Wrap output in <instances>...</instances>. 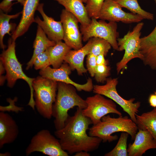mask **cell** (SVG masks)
Here are the masks:
<instances>
[{
  "label": "cell",
  "instance_id": "cell-8",
  "mask_svg": "<svg viewBox=\"0 0 156 156\" xmlns=\"http://www.w3.org/2000/svg\"><path fill=\"white\" fill-rule=\"evenodd\" d=\"M37 152L50 156H68L69 154L62 149L59 139L46 129L38 132L31 138L25 150L29 156Z\"/></svg>",
  "mask_w": 156,
  "mask_h": 156
},
{
  "label": "cell",
  "instance_id": "cell-10",
  "mask_svg": "<svg viewBox=\"0 0 156 156\" xmlns=\"http://www.w3.org/2000/svg\"><path fill=\"white\" fill-rule=\"evenodd\" d=\"M85 100L87 106L82 109V114L90 119L93 125L99 122L102 118L108 114L122 115L121 113L117 109L115 102L102 95L96 94L87 97Z\"/></svg>",
  "mask_w": 156,
  "mask_h": 156
},
{
  "label": "cell",
  "instance_id": "cell-2",
  "mask_svg": "<svg viewBox=\"0 0 156 156\" xmlns=\"http://www.w3.org/2000/svg\"><path fill=\"white\" fill-rule=\"evenodd\" d=\"M73 85L61 82L57 83V92L52 107V116L56 130L64 127L69 116L68 111L77 106L82 109L87 106L86 100L77 93Z\"/></svg>",
  "mask_w": 156,
  "mask_h": 156
},
{
  "label": "cell",
  "instance_id": "cell-11",
  "mask_svg": "<svg viewBox=\"0 0 156 156\" xmlns=\"http://www.w3.org/2000/svg\"><path fill=\"white\" fill-rule=\"evenodd\" d=\"M63 31V40L71 49L78 50L83 47L82 36L78 26L79 22L72 13L63 9L60 15Z\"/></svg>",
  "mask_w": 156,
  "mask_h": 156
},
{
  "label": "cell",
  "instance_id": "cell-39",
  "mask_svg": "<svg viewBox=\"0 0 156 156\" xmlns=\"http://www.w3.org/2000/svg\"><path fill=\"white\" fill-rule=\"evenodd\" d=\"M83 3H86L87 0H81Z\"/></svg>",
  "mask_w": 156,
  "mask_h": 156
},
{
  "label": "cell",
  "instance_id": "cell-16",
  "mask_svg": "<svg viewBox=\"0 0 156 156\" xmlns=\"http://www.w3.org/2000/svg\"><path fill=\"white\" fill-rule=\"evenodd\" d=\"M19 132L18 125L15 120L9 114L0 112V149L5 144L13 142Z\"/></svg>",
  "mask_w": 156,
  "mask_h": 156
},
{
  "label": "cell",
  "instance_id": "cell-33",
  "mask_svg": "<svg viewBox=\"0 0 156 156\" xmlns=\"http://www.w3.org/2000/svg\"><path fill=\"white\" fill-rule=\"evenodd\" d=\"M103 54H100L96 56V62L97 65L108 64V62L105 58Z\"/></svg>",
  "mask_w": 156,
  "mask_h": 156
},
{
  "label": "cell",
  "instance_id": "cell-35",
  "mask_svg": "<svg viewBox=\"0 0 156 156\" xmlns=\"http://www.w3.org/2000/svg\"><path fill=\"white\" fill-rule=\"evenodd\" d=\"M90 154L88 152L81 151L75 153V156H90Z\"/></svg>",
  "mask_w": 156,
  "mask_h": 156
},
{
  "label": "cell",
  "instance_id": "cell-38",
  "mask_svg": "<svg viewBox=\"0 0 156 156\" xmlns=\"http://www.w3.org/2000/svg\"><path fill=\"white\" fill-rule=\"evenodd\" d=\"M2 155H3V156H4V155H5V156H10V153L8 152L5 153L3 154L0 153V156H1Z\"/></svg>",
  "mask_w": 156,
  "mask_h": 156
},
{
  "label": "cell",
  "instance_id": "cell-26",
  "mask_svg": "<svg viewBox=\"0 0 156 156\" xmlns=\"http://www.w3.org/2000/svg\"><path fill=\"white\" fill-rule=\"evenodd\" d=\"M129 134L122 132L118 141L114 148L105 153V156H128L127 140Z\"/></svg>",
  "mask_w": 156,
  "mask_h": 156
},
{
  "label": "cell",
  "instance_id": "cell-29",
  "mask_svg": "<svg viewBox=\"0 0 156 156\" xmlns=\"http://www.w3.org/2000/svg\"><path fill=\"white\" fill-rule=\"evenodd\" d=\"M51 65L49 57L46 50L38 54L33 62V66L36 70L44 69Z\"/></svg>",
  "mask_w": 156,
  "mask_h": 156
},
{
  "label": "cell",
  "instance_id": "cell-21",
  "mask_svg": "<svg viewBox=\"0 0 156 156\" xmlns=\"http://www.w3.org/2000/svg\"><path fill=\"white\" fill-rule=\"evenodd\" d=\"M71 48L65 42L60 41L54 46L47 48V51L53 68H59L63 64L65 56Z\"/></svg>",
  "mask_w": 156,
  "mask_h": 156
},
{
  "label": "cell",
  "instance_id": "cell-5",
  "mask_svg": "<svg viewBox=\"0 0 156 156\" xmlns=\"http://www.w3.org/2000/svg\"><path fill=\"white\" fill-rule=\"evenodd\" d=\"M57 82L39 76L35 78L32 86L35 94V107L44 118L50 119L56 96Z\"/></svg>",
  "mask_w": 156,
  "mask_h": 156
},
{
  "label": "cell",
  "instance_id": "cell-32",
  "mask_svg": "<svg viewBox=\"0 0 156 156\" xmlns=\"http://www.w3.org/2000/svg\"><path fill=\"white\" fill-rule=\"evenodd\" d=\"M16 99L15 98L14 100H12L10 99H8V101L9 102L10 104L9 106H7L6 107V109H8V110L12 111L18 112L19 111H22L23 110V108L21 107H18L15 105V102L16 101Z\"/></svg>",
  "mask_w": 156,
  "mask_h": 156
},
{
  "label": "cell",
  "instance_id": "cell-12",
  "mask_svg": "<svg viewBox=\"0 0 156 156\" xmlns=\"http://www.w3.org/2000/svg\"><path fill=\"white\" fill-rule=\"evenodd\" d=\"M73 70L67 63L65 62L58 68H51L50 66L40 70V76L57 82H61L73 86L79 91L82 90L90 92L93 90V85L92 79L89 78L85 84H81L73 81L69 77Z\"/></svg>",
  "mask_w": 156,
  "mask_h": 156
},
{
  "label": "cell",
  "instance_id": "cell-6",
  "mask_svg": "<svg viewBox=\"0 0 156 156\" xmlns=\"http://www.w3.org/2000/svg\"><path fill=\"white\" fill-rule=\"evenodd\" d=\"M144 25L143 22L138 23L132 31H128L122 38L117 39L118 51H125L123 57L116 64L118 74L126 68L128 63L132 59L137 58L142 60L143 56L140 51V36Z\"/></svg>",
  "mask_w": 156,
  "mask_h": 156
},
{
  "label": "cell",
  "instance_id": "cell-13",
  "mask_svg": "<svg viewBox=\"0 0 156 156\" xmlns=\"http://www.w3.org/2000/svg\"><path fill=\"white\" fill-rule=\"evenodd\" d=\"M98 19L109 22L120 21L126 23H139L144 19L137 14L125 12L115 0H105Z\"/></svg>",
  "mask_w": 156,
  "mask_h": 156
},
{
  "label": "cell",
  "instance_id": "cell-28",
  "mask_svg": "<svg viewBox=\"0 0 156 156\" xmlns=\"http://www.w3.org/2000/svg\"><path fill=\"white\" fill-rule=\"evenodd\" d=\"M110 66L107 65H97L94 75L96 81L100 83L106 81L110 74Z\"/></svg>",
  "mask_w": 156,
  "mask_h": 156
},
{
  "label": "cell",
  "instance_id": "cell-30",
  "mask_svg": "<svg viewBox=\"0 0 156 156\" xmlns=\"http://www.w3.org/2000/svg\"><path fill=\"white\" fill-rule=\"evenodd\" d=\"M86 59V65L87 70L92 77H94L97 64L96 56L91 54H89Z\"/></svg>",
  "mask_w": 156,
  "mask_h": 156
},
{
  "label": "cell",
  "instance_id": "cell-37",
  "mask_svg": "<svg viewBox=\"0 0 156 156\" xmlns=\"http://www.w3.org/2000/svg\"><path fill=\"white\" fill-rule=\"evenodd\" d=\"M0 85L2 86L3 85L5 80L6 79V77L5 76H3V75H0Z\"/></svg>",
  "mask_w": 156,
  "mask_h": 156
},
{
  "label": "cell",
  "instance_id": "cell-36",
  "mask_svg": "<svg viewBox=\"0 0 156 156\" xmlns=\"http://www.w3.org/2000/svg\"><path fill=\"white\" fill-rule=\"evenodd\" d=\"M5 69L1 61L0 62V75H2L5 72Z\"/></svg>",
  "mask_w": 156,
  "mask_h": 156
},
{
  "label": "cell",
  "instance_id": "cell-34",
  "mask_svg": "<svg viewBox=\"0 0 156 156\" xmlns=\"http://www.w3.org/2000/svg\"><path fill=\"white\" fill-rule=\"evenodd\" d=\"M150 105L152 107H156V95L155 94H151L148 98Z\"/></svg>",
  "mask_w": 156,
  "mask_h": 156
},
{
  "label": "cell",
  "instance_id": "cell-17",
  "mask_svg": "<svg viewBox=\"0 0 156 156\" xmlns=\"http://www.w3.org/2000/svg\"><path fill=\"white\" fill-rule=\"evenodd\" d=\"M154 1L156 4V0ZM140 51L144 64L156 70V25L149 34L141 38Z\"/></svg>",
  "mask_w": 156,
  "mask_h": 156
},
{
  "label": "cell",
  "instance_id": "cell-3",
  "mask_svg": "<svg viewBox=\"0 0 156 156\" xmlns=\"http://www.w3.org/2000/svg\"><path fill=\"white\" fill-rule=\"evenodd\" d=\"M89 135L98 137L104 142H110L117 140L116 135H112L117 132H125L134 140L138 128L136 123L128 116H119L113 118L109 115L103 116L101 121L89 128Z\"/></svg>",
  "mask_w": 156,
  "mask_h": 156
},
{
  "label": "cell",
  "instance_id": "cell-40",
  "mask_svg": "<svg viewBox=\"0 0 156 156\" xmlns=\"http://www.w3.org/2000/svg\"><path fill=\"white\" fill-rule=\"evenodd\" d=\"M155 94L156 95V90L155 92Z\"/></svg>",
  "mask_w": 156,
  "mask_h": 156
},
{
  "label": "cell",
  "instance_id": "cell-7",
  "mask_svg": "<svg viewBox=\"0 0 156 156\" xmlns=\"http://www.w3.org/2000/svg\"><path fill=\"white\" fill-rule=\"evenodd\" d=\"M92 18L90 23L86 26L81 25L82 40L86 42L93 37L103 39L108 41L113 49L118 51L117 39L119 36L116 22H106L101 20L99 21Z\"/></svg>",
  "mask_w": 156,
  "mask_h": 156
},
{
  "label": "cell",
  "instance_id": "cell-31",
  "mask_svg": "<svg viewBox=\"0 0 156 156\" xmlns=\"http://www.w3.org/2000/svg\"><path fill=\"white\" fill-rule=\"evenodd\" d=\"M17 1V3H19L23 6L25 0H3L0 3V9L5 13L10 12L13 4L12 1Z\"/></svg>",
  "mask_w": 156,
  "mask_h": 156
},
{
  "label": "cell",
  "instance_id": "cell-25",
  "mask_svg": "<svg viewBox=\"0 0 156 156\" xmlns=\"http://www.w3.org/2000/svg\"><path fill=\"white\" fill-rule=\"evenodd\" d=\"M91 38L92 43L89 54L96 56L103 54L106 56L112 47L110 43L103 38L97 37Z\"/></svg>",
  "mask_w": 156,
  "mask_h": 156
},
{
  "label": "cell",
  "instance_id": "cell-19",
  "mask_svg": "<svg viewBox=\"0 0 156 156\" xmlns=\"http://www.w3.org/2000/svg\"><path fill=\"white\" fill-rule=\"evenodd\" d=\"M63 6L65 9L73 14L78 19L81 25L86 26L90 23L85 6L81 0H54Z\"/></svg>",
  "mask_w": 156,
  "mask_h": 156
},
{
  "label": "cell",
  "instance_id": "cell-24",
  "mask_svg": "<svg viewBox=\"0 0 156 156\" xmlns=\"http://www.w3.org/2000/svg\"><path fill=\"white\" fill-rule=\"evenodd\" d=\"M122 7L125 8L134 14L142 16L143 18L153 20V14L142 9L138 0H115Z\"/></svg>",
  "mask_w": 156,
  "mask_h": 156
},
{
  "label": "cell",
  "instance_id": "cell-9",
  "mask_svg": "<svg viewBox=\"0 0 156 156\" xmlns=\"http://www.w3.org/2000/svg\"><path fill=\"white\" fill-rule=\"evenodd\" d=\"M106 81V83L104 85H93V92L106 96L113 100L119 105L136 123V115L139 112L141 103L139 101L134 102L135 98L127 100L120 95L116 90L118 83L117 78H108Z\"/></svg>",
  "mask_w": 156,
  "mask_h": 156
},
{
  "label": "cell",
  "instance_id": "cell-22",
  "mask_svg": "<svg viewBox=\"0 0 156 156\" xmlns=\"http://www.w3.org/2000/svg\"><path fill=\"white\" fill-rule=\"evenodd\" d=\"M138 129L148 131L156 140V107L152 110L136 115Z\"/></svg>",
  "mask_w": 156,
  "mask_h": 156
},
{
  "label": "cell",
  "instance_id": "cell-14",
  "mask_svg": "<svg viewBox=\"0 0 156 156\" xmlns=\"http://www.w3.org/2000/svg\"><path fill=\"white\" fill-rule=\"evenodd\" d=\"M43 6V3H40L37 9L43 20L37 16L35 18L34 22L41 27L50 40L56 42L62 41L63 38V31L61 22L48 16L44 11Z\"/></svg>",
  "mask_w": 156,
  "mask_h": 156
},
{
  "label": "cell",
  "instance_id": "cell-23",
  "mask_svg": "<svg viewBox=\"0 0 156 156\" xmlns=\"http://www.w3.org/2000/svg\"><path fill=\"white\" fill-rule=\"evenodd\" d=\"M21 14V12L13 15H8L0 10V45L1 48L3 50L6 47L3 42L5 35L8 34L12 36L16 27L15 23H10V21L18 18Z\"/></svg>",
  "mask_w": 156,
  "mask_h": 156
},
{
  "label": "cell",
  "instance_id": "cell-18",
  "mask_svg": "<svg viewBox=\"0 0 156 156\" xmlns=\"http://www.w3.org/2000/svg\"><path fill=\"white\" fill-rule=\"evenodd\" d=\"M92 43V38L81 48L78 50H71L68 52L64 59L65 62L68 64L72 70L75 69L79 75H82L88 71L83 65L86 56L89 54Z\"/></svg>",
  "mask_w": 156,
  "mask_h": 156
},
{
  "label": "cell",
  "instance_id": "cell-27",
  "mask_svg": "<svg viewBox=\"0 0 156 156\" xmlns=\"http://www.w3.org/2000/svg\"><path fill=\"white\" fill-rule=\"evenodd\" d=\"M105 0H87L86 8L90 18L98 19L99 13Z\"/></svg>",
  "mask_w": 156,
  "mask_h": 156
},
{
  "label": "cell",
  "instance_id": "cell-4",
  "mask_svg": "<svg viewBox=\"0 0 156 156\" xmlns=\"http://www.w3.org/2000/svg\"><path fill=\"white\" fill-rule=\"evenodd\" d=\"M15 41L11 38H9L8 48L6 50H3L1 54L0 60L5 69V77L9 87H13L16 81L20 79L25 80L28 83L30 90V97L28 105L34 110L35 102L34 99V91L32 84L35 78L28 77L23 72L22 65L16 56Z\"/></svg>",
  "mask_w": 156,
  "mask_h": 156
},
{
  "label": "cell",
  "instance_id": "cell-1",
  "mask_svg": "<svg viewBox=\"0 0 156 156\" xmlns=\"http://www.w3.org/2000/svg\"><path fill=\"white\" fill-rule=\"evenodd\" d=\"M82 110L77 107L74 115L69 116L64 127L54 131L62 149L69 154L81 151H94L99 148L102 142L98 137L87 134V131L92 122L83 115Z\"/></svg>",
  "mask_w": 156,
  "mask_h": 156
},
{
  "label": "cell",
  "instance_id": "cell-15",
  "mask_svg": "<svg viewBox=\"0 0 156 156\" xmlns=\"http://www.w3.org/2000/svg\"><path fill=\"white\" fill-rule=\"evenodd\" d=\"M134 141L129 144L128 156H142L148 150L156 148V140L148 130L138 129Z\"/></svg>",
  "mask_w": 156,
  "mask_h": 156
},
{
  "label": "cell",
  "instance_id": "cell-20",
  "mask_svg": "<svg viewBox=\"0 0 156 156\" xmlns=\"http://www.w3.org/2000/svg\"><path fill=\"white\" fill-rule=\"evenodd\" d=\"M56 42L50 40L47 37L41 27L38 25L36 36L33 43L34 52L30 60L27 63L26 69L28 70L33 66L36 57L48 48L54 46Z\"/></svg>",
  "mask_w": 156,
  "mask_h": 156
}]
</instances>
